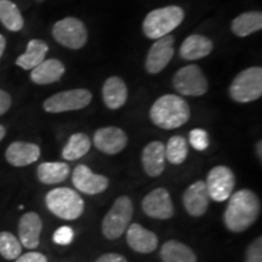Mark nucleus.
<instances>
[{
    "mask_svg": "<svg viewBox=\"0 0 262 262\" xmlns=\"http://www.w3.org/2000/svg\"><path fill=\"white\" fill-rule=\"evenodd\" d=\"M261 202L254 191L248 188L232 193L224 214L226 228L232 233H243L257 221Z\"/></svg>",
    "mask_w": 262,
    "mask_h": 262,
    "instance_id": "obj_1",
    "label": "nucleus"
},
{
    "mask_svg": "<svg viewBox=\"0 0 262 262\" xmlns=\"http://www.w3.org/2000/svg\"><path fill=\"white\" fill-rule=\"evenodd\" d=\"M191 117V108L185 98L168 94L160 96L149 110V118L156 126L173 130L185 125Z\"/></svg>",
    "mask_w": 262,
    "mask_h": 262,
    "instance_id": "obj_2",
    "label": "nucleus"
},
{
    "mask_svg": "<svg viewBox=\"0 0 262 262\" xmlns=\"http://www.w3.org/2000/svg\"><path fill=\"white\" fill-rule=\"evenodd\" d=\"M48 210L56 217L66 221L79 219L85 210V203L75 189L56 187L48 192L45 196Z\"/></svg>",
    "mask_w": 262,
    "mask_h": 262,
    "instance_id": "obj_3",
    "label": "nucleus"
},
{
    "mask_svg": "<svg viewBox=\"0 0 262 262\" xmlns=\"http://www.w3.org/2000/svg\"><path fill=\"white\" fill-rule=\"evenodd\" d=\"M185 12L180 6L170 5L150 11L142 24V31L149 39H159L169 35L182 24Z\"/></svg>",
    "mask_w": 262,
    "mask_h": 262,
    "instance_id": "obj_4",
    "label": "nucleus"
},
{
    "mask_svg": "<svg viewBox=\"0 0 262 262\" xmlns=\"http://www.w3.org/2000/svg\"><path fill=\"white\" fill-rule=\"evenodd\" d=\"M134 216V204L130 196L120 195L104 215L101 231L108 241H116L125 233Z\"/></svg>",
    "mask_w": 262,
    "mask_h": 262,
    "instance_id": "obj_5",
    "label": "nucleus"
},
{
    "mask_svg": "<svg viewBox=\"0 0 262 262\" xmlns=\"http://www.w3.org/2000/svg\"><path fill=\"white\" fill-rule=\"evenodd\" d=\"M229 95L239 103L258 100L262 95V68L250 67L241 72L229 86Z\"/></svg>",
    "mask_w": 262,
    "mask_h": 262,
    "instance_id": "obj_6",
    "label": "nucleus"
},
{
    "mask_svg": "<svg viewBox=\"0 0 262 262\" xmlns=\"http://www.w3.org/2000/svg\"><path fill=\"white\" fill-rule=\"evenodd\" d=\"M91 93L86 89H73L52 95L45 100L42 108L49 113H62L83 110L91 102Z\"/></svg>",
    "mask_w": 262,
    "mask_h": 262,
    "instance_id": "obj_7",
    "label": "nucleus"
},
{
    "mask_svg": "<svg viewBox=\"0 0 262 262\" xmlns=\"http://www.w3.org/2000/svg\"><path fill=\"white\" fill-rule=\"evenodd\" d=\"M172 84L175 90L183 96H202L208 91V80L195 64L186 66L176 72Z\"/></svg>",
    "mask_w": 262,
    "mask_h": 262,
    "instance_id": "obj_8",
    "label": "nucleus"
},
{
    "mask_svg": "<svg viewBox=\"0 0 262 262\" xmlns=\"http://www.w3.org/2000/svg\"><path fill=\"white\" fill-rule=\"evenodd\" d=\"M52 35L61 45L78 50L88 41V31L84 24L75 17H66L55 24Z\"/></svg>",
    "mask_w": 262,
    "mask_h": 262,
    "instance_id": "obj_9",
    "label": "nucleus"
},
{
    "mask_svg": "<svg viewBox=\"0 0 262 262\" xmlns=\"http://www.w3.org/2000/svg\"><path fill=\"white\" fill-rule=\"evenodd\" d=\"M205 185L210 199L220 203L226 202L234 191L235 175L228 166L217 165L209 171Z\"/></svg>",
    "mask_w": 262,
    "mask_h": 262,
    "instance_id": "obj_10",
    "label": "nucleus"
},
{
    "mask_svg": "<svg viewBox=\"0 0 262 262\" xmlns=\"http://www.w3.org/2000/svg\"><path fill=\"white\" fill-rule=\"evenodd\" d=\"M141 206L148 217L156 220H169L175 215L171 195L168 189L164 187H158L146 194Z\"/></svg>",
    "mask_w": 262,
    "mask_h": 262,
    "instance_id": "obj_11",
    "label": "nucleus"
},
{
    "mask_svg": "<svg viewBox=\"0 0 262 262\" xmlns=\"http://www.w3.org/2000/svg\"><path fill=\"white\" fill-rule=\"evenodd\" d=\"M72 183L77 192L86 195H96L106 191L110 186V180L104 175L94 172L85 164H79L72 173Z\"/></svg>",
    "mask_w": 262,
    "mask_h": 262,
    "instance_id": "obj_12",
    "label": "nucleus"
},
{
    "mask_svg": "<svg viewBox=\"0 0 262 262\" xmlns=\"http://www.w3.org/2000/svg\"><path fill=\"white\" fill-rule=\"evenodd\" d=\"M127 135L117 126H104L98 129L94 135V145L100 152L107 156H116L125 149Z\"/></svg>",
    "mask_w": 262,
    "mask_h": 262,
    "instance_id": "obj_13",
    "label": "nucleus"
},
{
    "mask_svg": "<svg viewBox=\"0 0 262 262\" xmlns=\"http://www.w3.org/2000/svg\"><path fill=\"white\" fill-rule=\"evenodd\" d=\"M173 44H175V38L171 34L157 39V41L149 49L146 58V70L148 73L157 74L168 66L175 52Z\"/></svg>",
    "mask_w": 262,
    "mask_h": 262,
    "instance_id": "obj_14",
    "label": "nucleus"
},
{
    "mask_svg": "<svg viewBox=\"0 0 262 262\" xmlns=\"http://www.w3.org/2000/svg\"><path fill=\"white\" fill-rule=\"evenodd\" d=\"M182 202L188 215L193 217H201L204 215L210 204V196L205 181H195L189 185L183 192Z\"/></svg>",
    "mask_w": 262,
    "mask_h": 262,
    "instance_id": "obj_15",
    "label": "nucleus"
},
{
    "mask_svg": "<svg viewBox=\"0 0 262 262\" xmlns=\"http://www.w3.org/2000/svg\"><path fill=\"white\" fill-rule=\"evenodd\" d=\"M126 243L131 250L139 254H152L159 245L158 237L140 224H130L126 229Z\"/></svg>",
    "mask_w": 262,
    "mask_h": 262,
    "instance_id": "obj_16",
    "label": "nucleus"
},
{
    "mask_svg": "<svg viewBox=\"0 0 262 262\" xmlns=\"http://www.w3.org/2000/svg\"><path fill=\"white\" fill-rule=\"evenodd\" d=\"M42 220L39 214L28 211L21 216L18 221V241L22 247L34 250L40 244Z\"/></svg>",
    "mask_w": 262,
    "mask_h": 262,
    "instance_id": "obj_17",
    "label": "nucleus"
},
{
    "mask_svg": "<svg viewBox=\"0 0 262 262\" xmlns=\"http://www.w3.org/2000/svg\"><path fill=\"white\" fill-rule=\"evenodd\" d=\"M141 162L147 176L158 178L165 170V145L160 141L147 143L141 155Z\"/></svg>",
    "mask_w": 262,
    "mask_h": 262,
    "instance_id": "obj_18",
    "label": "nucleus"
},
{
    "mask_svg": "<svg viewBox=\"0 0 262 262\" xmlns=\"http://www.w3.org/2000/svg\"><path fill=\"white\" fill-rule=\"evenodd\" d=\"M40 148L38 145L24 141H16L8 147L5 159L10 165L16 168H24L35 163L40 158Z\"/></svg>",
    "mask_w": 262,
    "mask_h": 262,
    "instance_id": "obj_19",
    "label": "nucleus"
},
{
    "mask_svg": "<svg viewBox=\"0 0 262 262\" xmlns=\"http://www.w3.org/2000/svg\"><path fill=\"white\" fill-rule=\"evenodd\" d=\"M212 41L201 34H192L185 39L180 48V56L183 60H201L211 54Z\"/></svg>",
    "mask_w": 262,
    "mask_h": 262,
    "instance_id": "obj_20",
    "label": "nucleus"
},
{
    "mask_svg": "<svg viewBox=\"0 0 262 262\" xmlns=\"http://www.w3.org/2000/svg\"><path fill=\"white\" fill-rule=\"evenodd\" d=\"M64 66L56 58L44 60L40 64L33 68L31 73V79L33 83L38 85H48L56 83L63 77Z\"/></svg>",
    "mask_w": 262,
    "mask_h": 262,
    "instance_id": "obj_21",
    "label": "nucleus"
},
{
    "mask_svg": "<svg viewBox=\"0 0 262 262\" xmlns=\"http://www.w3.org/2000/svg\"><path fill=\"white\" fill-rule=\"evenodd\" d=\"M103 102L110 110H119L127 100V88L119 77H111L104 81L102 88Z\"/></svg>",
    "mask_w": 262,
    "mask_h": 262,
    "instance_id": "obj_22",
    "label": "nucleus"
},
{
    "mask_svg": "<svg viewBox=\"0 0 262 262\" xmlns=\"http://www.w3.org/2000/svg\"><path fill=\"white\" fill-rule=\"evenodd\" d=\"M160 260L163 262H196L198 258L188 245L171 239L160 248Z\"/></svg>",
    "mask_w": 262,
    "mask_h": 262,
    "instance_id": "obj_23",
    "label": "nucleus"
},
{
    "mask_svg": "<svg viewBox=\"0 0 262 262\" xmlns=\"http://www.w3.org/2000/svg\"><path fill=\"white\" fill-rule=\"evenodd\" d=\"M71 168L63 162H45L37 169V178L44 185H57L70 176Z\"/></svg>",
    "mask_w": 262,
    "mask_h": 262,
    "instance_id": "obj_24",
    "label": "nucleus"
},
{
    "mask_svg": "<svg viewBox=\"0 0 262 262\" xmlns=\"http://www.w3.org/2000/svg\"><path fill=\"white\" fill-rule=\"evenodd\" d=\"M48 50L49 47L47 42L40 40V39H33L28 42L27 50H26L25 54L17 57L16 64L26 71H32L33 68H35L45 60Z\"/></svg>",
    "mask_w": 262,
    "mask_h": 262,
    "instance_id": "obj_25",
    "label": "nucleus"
},
{
    "mask_svg": "<svg viewBox=\"0 0 262 262\" xmlns=\"http://www.w3.org/2000/svg\"><path fill=\"white\" fill-rule=\"evenodd\" d=\"M262 29V14L260 11H249L237 16L232 22V31L237 37H248Z\"/></svg>",
    "mask_w": 262,
    "mask_h": 262,
    "instance_id": "obj_26",
    "label": "nucleus"
},
{
    "mask_svg": "<svg viewBox=\"0 0 262 262\" xmlns=\"http://www.w3.org/2000/svg\"><path fill=\"white\" fill-rule=\"evenodd\" d=\"M91 148V140L90 137L84 133L73 134L66 143V146L62 149V158L73 162L78 160L86 155Z\"/></svg>",
    "mask_w": 262,
    "mask_h": 262,
    "instance_id": "obj_27",
    "label": "nucleus"
},
{
    "mask_svg": "<svg viewBox=\"0 0 262 262\" xmlns=\"http://www.w3.org/2000/svg\"><path fill=\"white\" fill-rule=\"evenodd\" d=\"M0 22L12 32H18L24 27V17L11 0H0Z\"/></svg>",
    "mask_w": 262,
    "mask_h": 262,
    "instance_id": "obj_28",
    "label": "nucleus"
},
{
    "mask_svg": "<svg viewBox=\"0 0 262 262\" xmlns=\"http://www.w3.org/2000/svg\"><path fill=\"white\" fill-rule=\"evenodd\" d=\"M188 141L183 136L175 135L170 137L165 145V158L172 165H180L187 159Z\"/></svg>",
    "mask_w": 262,
    "mask_h": 262,
    "instance_id": "obj_29",
    "label": "nucleus"
},
{
    "mask_svg": "<svg viewBox=\"0 0 262 262\" xmlns=\"http://www.w3.org/2000/svg\"><path fill=\"white\" fill-rule=\"evenodd\" d=\"M22 254V244L11 232H0V256L5 260H16Z\"/></svg>",
    "mask_w": 262,
    "mask_h": 262,
    "instance_id": "obj_30",
    "label": "nucleus"
},
{
    "mask_svg": "<svg viewBox=\"0 0 262 262\" xmlns=\"http://www.w3.org/2000/svg\"><path fill=\"white\" fill-rule=\"evenodd\" d=\"M210 140H209V134L204 129L191 130L189 133V145H191L195 150H205L209 147Z\"/></svg>",
    "mask_w": 262,
    "mask_h": 262,
    "instance_id": "obj_31",
    "label": "nucleus"
},
{
    "mask_svg": "<svg viewBox=\"0 0 262 262\" xmlns=\"http://www.w3.org/2000/svg\"><path fill=\"white\" fill-rule=\"evenodd\" d=\"M74 241V231L70 226H61L52 234V242L57 245H70Z\"/></svg>",
    "mask_w": 262,
    "mask_h": 262,
    "instance_id": "obj_32",
    "label": "nucleus"
},
{
    "mask_svg": "<svg viewBox=\"0 0 262 262\" xmlns=\"http://www.w3.org/2000/svg\"><path fill=\"white\" fill-rule=\"evenodd\" d=\"M244 262H262V237H257L249 245Z\"/></svg>",
    "mask_w": 262,
    "mask_h": 262,
    "instance_id": "obj_33",
    "label": "nucleus"
},
{
    "mask_svg": "<svg viewBox=\"0 0 262 262\" xmlns=\"http://www.w3.org/2000/svg\"><path fill=\"white\" fill-rule=\"evenodd\" d=\"M15 262H48V257L39 251H28L19 255Z\"/></svg>",
    "mask_w": 262,
    "mask_h": 262,
    "instance_id": "obj_34",
    "label": "nucleus"
},
{
    "mask_svg": "<svg viewBox=\"0 0 262 262\" xmlns=\"http://www.w3.org/2000/svg\"><path fill=\"white\" fill-rule=\"evenodd\" d=\"M94 262H127L126 257L123 256L122 254L118 253H106L103 255H101L97 260H95Z\"/></svg>",
    "mask_w": 262,
    "mask_h": 262,
    "instance_id": "obj_35",
    "label": "nucleus"
},
{
    "mask_svg": "<svg viewBox=\"0 0 262 262\" xmlns=\"http://www.w3.org/2000/svg\"><path fill=\"white\" fill-rule=\"evenodd\" d=\"M11 96H10L6 91L0 89V116H3V114L8 112L9 108L11 107Z\"/></svg>",
    "mask_w": 262,
    "mask_h": 262,
    "instance_id": "obj_36",
    "label": "nucleus"
},
{
    "mask_svg": "<svg viewBox=\"0 0 262 262\" xmlns=\"http://www.w3.org/2000/svg\"><path fill=\"white\" fill-rule=\"evenodd\" d=\"M5 47H6V40H5V38L3 37L2 34H0V57H2L3 54H4Z\"/></svg>",
    "mask_w": 262,
    "mask_h": 262,
    "instance_id": "obj_37",
    "label": "nucleus"
},
{
    "mask_svg": "<svg viewBox=\"0 0 262 262\" xmlns=\"http://www.w3.org/2000/svg\"><path fill=\"white\" fill-rule=\"evenodd\" d=\"M261 147H262V143H261V141H258V142L256 143V153H257V156H258V159H262V152H261Z\"/></svg>",
    "mask_w": 262,
    "mask_h": 262,
    "instance_id": "obj_38",
    "label": "nucleus"
},
{
    "mask_svg": "<svg viewBox=\"0 0 262 262\" xmlns=\"http://www.w3.org/2000/svg\"><path fill=\"white\" fill-rule=\"evenodd\" d=\"M5 134H6L5 127L3 126V125H0V141H2L3 139H4V137H5Z\"/></svg>",
    "mask_w": 262,
    "mask_h": 262,
    "instance_id": "obj_39",
    "label": "nucleus"
}]
</instances>
